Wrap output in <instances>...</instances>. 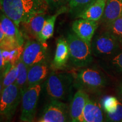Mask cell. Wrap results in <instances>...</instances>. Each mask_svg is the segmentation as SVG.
Instances as JSON below:
<instances>
[{"mask_svg":"<svg viewBox=\"0 0 122 122\" xmlns=\"http://www.w3.org/2000/svg\"><path fill=\"white\" fill-rule=\"evenodd\" d=\"M1 11L19 28L21 23L36 14L45 11L43 0H0Z\"/></svg>","mask_w":122,"mask_h":122,"instance_id":"cell-1","label":"cell"},{"mask_svg":"<svg viewBox=\"0 0 122 122\" xmlns=\"http://www.w3.org/2000/svg\"><path fill=\"white\" fill-rule=\"evenodd\" d=\"M75 84L70 73L52 72L45 82V89L51 100H66L69 98Z\"/></svg>","mask_w":122,"mask_h":122,"instance_id":"cell-2","label":"cell"},{"mask_svg":"<svg viewBox=\"0 0 122 122\" xmlns=\"http://www.w3.org/2000/svg\"><path fill=\"white\" fill-rule=\"evenodd\" d=\"M69 48L71 63L77 67L87 66L93 61L91 45L84 41L74 32L70 33L66 39Z\"/></svg>","mask_w":122,"mask_h":122,"instance_id":"cell-3","label":"cell"},{"mask_svg":"<svg viewBox=\"0 0 122 122\" xmlns=\"http://www.w3.org/2000/svg\"><path fill=\"white\" fill-rule=\"evenodd\" d=\"M92 54L96 57L110 59L122 51V45L107 31L96 35L91 42Z\"/></svg>","mask_w":122,"mask_h":122,"instance_id":"cell-4","label":"cell"},{"mask_svg":"<svg viewBox=\"0 0 122 122\" xmlns=\"http://www.w3.org/2000/svg\"><path fill=\"white\" fill-rule=\"evenodd\" d=\"M107 83L106 76L101 71L93 68H86L77 74L74 86L86 92H95L105 87Z\"/></svg>","mask_w":122,"mask_h":122,"instance_id":"cell-5","label":"cell"},{"mask_svg":"<svg viewBox=\"0 0 122 122\" xmlns=\"http://www.w3.org/2000/svg\"><path fill=\"white\" fill-rule=\"evenodd\" d=\"M0 20V27L5 33L4 39L0 41L1 49L10 50L23 45V35L15 23L2 12Z\"/></svg>","mask_w":122,"mask_h":122,"instance_id":"cell-6","label":"cell"},{"mask_svg":"<svg viewBox=\"0 0 122 122\" xmlns=\"http://www.w3.org/2000/svg\"><path fill=\"white\" fill-rule=\"evenodd\" d=\"M1 92V115L10 119L22 100L23 92L15 83L4 88Z\"/></svg>","mask_w":122,"mask_h":122,"instance_id":"cell-7","label":"cell"},{"mask_svg":"<svg viewBox=\"0 0 122 122\" xmlns=\"http://www.w3.org/2000/svg\"><path fill=\"white\" fill-rule=\"evenodd\" d=\"M41 90V85L38 84L28 87L23 93L20 118L22 122H33Z\"/></svg>","mask_w":122,"mask_h":122,"instance_id":"cell-8","label":"cell"},{"mask_svg":"<svg viewBox=\"0 0 122 122\" xmlns=\"http://www.w3.org/2000/svg\"><path fill=\"white\" fill-rule=\"evenodd\" d=\"M46 45L37 40H28L24 46L20 59L28 67L44 61Z\"/></svg>","mask_w":122,"mask_h":122,"instance_id":"cell-9","label":"cell"},{"mask_svg":"<svg viewBox=\"0 0 122 122\" xmlns=\"http://www.w3.org/2000/svg\"><path fill=\"white\" fill-rule=\"evenodd\" d=\"M41 119L49 122H72L69 106L62 101L51 100L44 109Z\"/></svg>","mask_w":122,"mask_h":122,"instance_id":"cell-10","label":"cell"},{"mask_svg":"<svg viewBox=\"0 0 122 122\" xmlns=\"http://www.w3.org/2000/svg\"><path fill=\"white\" fill-rule=\"evenodd\" d=\"M48 16L46 15L45 11L40 12L33 15L26 21L21 23L20 25H22L24 35L27 37L39 40V36Z\"/></svg>","mask_w":122,"mask_h":122,"instance_id":"cell-11","label":"cell"},{"mask_svg":"<svg viewBox=\"0 0 122 122\" xmlns=\"http://www.w3.org/2000/svg\"><path fill=\"white\" fill-rule=\"evenodd\" d=\"M97 27V22L80 18L75 20L72 24L73 32L77 36L91 45Z\"/></svg>","mask_w":122,"mask_h":122,"instance_id":"cell-12","label":"cell"},{"mask_svg":"<svg viewBox=\"0 0 122 122\" xmlns=\"http://www.w3.org/2000/svg\"><path fill=\"white\" fill-rule=\"evenodd\" d=\"M86 92L79 89L75 94L69 106L70 114L72 122H82L84 110L89 100Z\"/></svg>","mask_w":122,"mask_h":122,"instance_id":"cell-13","label":"cell"},{"mask_svg":"<svg viewBox=\"0 0 122 122\" xmlns=\"http://www.w3.org/2000/svg\"><path fill=\"white\" fill-rule=\"evenodd\" d=\"M70 59L69 48L67 41L63 37L58 39L56 53L53 62V67L61 69L66 66Z\"/></svg>","mask_w":122,"mask_h":122,"instance_id":"cell-14","label":"cell"},{"mask_svg":"<svg viewBox=\"0 0 122 122\" xmlns=\"http://www.w3.org/2000/svg\"><path fill=\"white\" fill-rule=\"evenodd\" d=\"M48 70V64L45 61L28 67V87L40 84L46 77Z\"/></svg>","mask_w":122,"mask_h":122,"instance_id":"cell-15","label":"cell"},{"mask_svg":"<svg viewBox=\"0 0 122 122\" xmlns=\"http://www.w3.org/2000/svg\"><path fill=\"white\" fill-rule=\"evenodd\" d=\"M107 0H96L77 16L80 19L98 22L104 13Z\"/></svg>","mask_w":122,"mask_h":122,"instance_id":"cell-16","label":"cell"},{"mask_svg":"<svg viewBox=\"0 0 122 122\" xmlns=\"http://www.w3.org/2000/svg\"><path fill=\"white\" fill-rule=\"evenodd\" d=\"M122 0H107L101 20L105 25L122 16Z\"/></svg>","mask_w":122,"mask_h":122,"instance_id":"cell-17","label":"cell"},{"mask_svg":"<svg viewBox=\"0 0 122 122\" xmlns=\"http://www.w3.org/2000/svg\"><path fill=\"white\" fill-rule=\"evenodd\" d=\"M82 122H105L102 110L98 103L88 100L84 110Z\"/></svg>","mask_w":122,"mask_h":122,"instance_id":"cell-18","label":"cell"},{"mask_svg":"<svg viewBox=\"0 0 122 122\" xmlns=\"http://www.w3.org/2000/svg\"><path fill=\"white\" fill-rule=\"evenodd\" d=\"M67 7L65 6L57 10V13L55 14L48 16L44 23L43 28L39 36V41L42 43L45 44L46 40L52 37L54 33L55 23H56L58 16L61 14L65 13L67 11Z\"/></svg>","mask_w":122,"mask_h":122,"instance_id":"cell-19","label":"cell"},{"mask_svg":"<svg viewBox=\"0 0 122 122\" xmlns=\"http://www.w3.org/2000/svg\"><path fill=\"white\" fill-rule=\"evenodd\" d=\"M18 76V68L16 63L11 64L9 62L3 70L1 79V91L9 85L14 84Z\"/></svg>","mask_w":122,"mask_h":122,"instance_id":"cell-20","label":"cell"},{"mask_svg":"<svg viewBox=\"0 0 122 122\" xmlns=\"http://www.w3.org/2000/svg\"><path fill=\"white\" fill-rule=\"evenodd\" d=\"M18 68V76L15 83L22 91L23 93L28 88V67L19 59L16 63Z\"/></svg>","mask_w":122,"mask_h":122,"instance_id":"cell-21","label":"cell"},{"mask_svg":"<svg viewBox=\"0 0 122 122\" xmlns=\"http://www.w3.org/2000/svg\"><path fill=\"white\" fill-rule=\"evenodd\" d=\"M96 0H68V9L71 14L77 16Z\"/></svg>","mask_w":122,"mask_h":122,"instance_id":"cell-22","label":"cell"},{"mask_svg":"<svg viewBox=\"0 0 122 122\" xmlns=\"http://www.w3.org/2000/svg\"><path fill=\"white\" fill-rule=\"evenodd\" d=\"M106 30L117 39L122 45V16L105 25Z\"/></svg>","mask_w":122,"mask_h":122,"instance_id":"cell-23","label":"cell"},{"mask_svg":"<svg viewBox=\"0 0 122 122\" xmlns=\"http://www.w3.org/2000/svg\"><path fill=\"white\" fill-rule=\"evenodd\" d=\"M24 46H22L10 50L1 49L0 54L2 55L7 63L10 62L14 65L16 63L17 61L20 58Z\"/></svg>","mask_w":122,"mask_h":122,"instance_id":"cell-24","label":"cell"},{"mask_svg":"<svg viewBox=\"0 0 122 122\" xmlns=\"http://www.w3.org/2000/svg\"><path fill=\"white\" fill-rule=\"evenodd\" d=\"M119 101L115 97L108 96L105 97L102 101V105L105 112L112 113L118 109Z\"/></svg>","mask_w":122,"mask_h":122,"instance_id":"cell-25","label":"cell"},{"mask_svg":"<svg viewBox=\"0 0 122 122\" xmlns=\"http://www.w3.org/2000/svg\"><path fill=\"white\" fill-rule=\"evenodd\" d=\"M109 60L111 69L116 74L122 76V51Z\"/></svg>","mask_w":122,"mask_h":122,"instance_id":"cell-26","label":"cell"},{"mask_svg":"<svg viewBox=\"0 0 122 122\" xmlns=\"http://www.w3.org/2000/svg\"><path fill=\"white\" fill-rule=\"evenodd\" d=\"M105 122H122V103L119 102L118 109L114 112H105Z\"/></svg>","mask_w":122,"mask_h":122,"instance_id":"cell-27","label":"cell"},{"mask_svg":"<svg viewBox=\"0 0 122 122\" xmlns=\"http://www.w3.org/2000/svg\"><path fill=\"white\" fill-rule=\"evenodd\" d=\"M46 6L51 11L58 10L62 7L66 6L68 0H44Z\"/></svg>","mask_w":122,"mask_h":122,"instance_id":"cell-28","label":"cell"},{"mask_svg":"<svg viewBox=\"0 0 122 122\" xmlns=\"http://www.w3.org/2000/svg\"><path fill=\"white\" fill-rule=\"evenodd\" d=\"M118 96L119 101L122 103V84L119 86L118 90Z\"/></svg>","mask_w":122,"mask_h":122,"instance_id":"cell-29","label":"cell"},{"mask_svg":"<svg viewBox=\"0 0 122 122\" xmlns=\"http://www.w3.org/2000/svg\"><path fill=\"white\" fill-rule=\"evenodd\" d=\"M49 122L48 121H46V120H44V119H40L39 120V122Z\"/></svg>","mask_w":122,"mask_h":122,"instance_id":"cell-30","label":"cell"},{"mask_svg":"<svg viewBox=\"0 0 122 122\" xmlns=\"http://www.w3.org/2000/svg\"></svg>","mask_w":122,"mask_h":122,"instance_id":"cell-31","label":"cell"}]
</instances>
